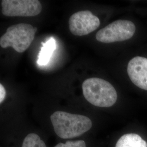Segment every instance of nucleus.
I'll return each mask as SVG.
<instances>
[{"label": "nucleus", "mask_w": 147, "mask_h": 147, "mask_svg": "<svg viewBox=\"0 0 147 147\" xmlns=\"http://www.w3.org/2000/svg\"><path fill=\"white\" fill-rule=\"evenodd\" d=\"M55 48V40L53 38L50 39L47 42L44 44L41 49L38 56V63L40 65L47 64L49 62Z\"/></svg>", "instance_id": "nucleus-9"}, {"label": "nucleus", "mask_w": 147, "mask_h": 147, "mask_svg": "<svg viewBox=\"0 0 147 147\" xmlns=\"http://www.w3.org/2000/svg\"><path fill=\"white\" fill-rule=\"evenodd\" d=\"M115 147H147V143L136 134H126L118 140Z\"/></svg>", "instance_id": "nucleus-8"}, {"label": "nucleus", "mask_w": 147, "mask_h": 147, "mask_svg": "<svg viewBox=\"0 0 147 147\" xmlns=\"http://www.w3.org/2000/svg\"><path fill=\"white\" fill-rule=\"evenodd\" d=\"M127 71L132 82L141 89L147 90V58L136 56L127 65Z\"/></svg>", "instance_id": "nucleus-7"}, {"label": "nucleus", "mask_w": 147, "mask_h": 147, "mask_svg": "<svg viewBox=\"0 0 147 147\" xmlns=\"http://www.w3.org/2000/svg\"><path fill=\"white\" fill-rule=\"evenodd\" d=\"M100 24L99 19L89 11H78L69 19L70 31L77 36H84L94 31Z\"/></svg>", "instance_id": "nucleus-6"}, {"label": "nucleus", "mask_w": 147, "mask_h": 147, "mask_svg": "<svg viewBox=\"0 0 147 147\" xmlns=\"http://www.w3.org/2000/svg\"><path fill=\"white\" fill-rule=\"evenodd\" d=\"M2 13L7 16L30 17L40 14L42 10L38 0H2Z\"/></svg>", "instance_id": "nucleus-5"}, {"label": "nucleus", "mask_w": 147, "mask_h": 147, "mask_svg": "<svg viewBox=\"0 0 147 147\" xmlns=\"http://www.w3.org/2000/svg\"><path fill=\"white\" fill-rule=\"evenodd\" d=\"M22 147H47L45 142L39 135L34 133L29 134L25 137Z\"/></svg>", "instance_id": "nucleus-10"}, {"label": "nucleus", "mask_w": 147, "mask_h": 147, "mask_svg": "<svg viewBox=\"0 0 147 147\" xmlns=\"http://www.w3.org/2000/svg\"><path fill=\"white\" fill-rule=\"evenodd\" d=\"M54 131L59 137L70 139L89 131L92 122L88 117L64 111H56L50 116Z\"/></svg>", "instance_id": "nucleus-1"}, {"label": "nucleus", "mask_w": 147, "mask_h": 147, "mask_svg": "<svg viewBox=\"0 0 147 147\" xmlns=\"http://www.w3.org/2000/svg\"><path fill=\"white\" fill-rule=\"evenodd\" d=\"M54 147H86V143L83 140L69 141L65 143L60 142Z\"/></svg>", "instance_id": "nucleus-11"}, {"label": "nucleus", "mask_w": 147, "mask_h": 147, "mask_svg": "<svg viewBox=\"0 0 147 147\" xmlns=\"http://www.w3.org/2000/svg\"><path fill=\"white\" fill-rule=\"evenodd\" d=\"M36 31V27L28 24L11 25L1 37L0 46L4 49L13 47L18 53H24L31 45Z\"/></svg>", "instance_id": "nucleus-3"}, {"label": "nucleus", "mask_w": 147, "mask_h": 147, "mask_svg": "<svg viewBox=\"0 0 147 147\" xmlns=\"http://www.w3.org/2000/svg\"><path fill=\"white\" fill-rule=\"evenodd\" d=\"M135 31L136 27L131 21L118 20L101 28L95 37L98 42L104 43L122 42L132 38Z\"/></svg>", "instance_id": "nucleus-4"}, {"label": "nucleus", "mask_w": 147, "mask_h": 147, "mask_svg": "<svg viewBox=\"0 0 147 147\" xmlns=\"http://www.w3.org/2000/svg\"><path fill=\"white\" fill-rule=\"evenodd\" d=\"M82 88L84 98L97 107H111L117 100V93L114 87L103 79L98 78L87 79L83 82Z\"/></svg>", "instance_id": "nucleus-2"}, {"label": "nucleus", "mask_w": 147, "mask_h": 147, "mask_svg": "<svg viewBox=\"0 0 147 147\" xmlns=\"http://www.w3.org/2000/svg\"><path fill=\"white\" fill-rule=\"evenodd\" d=\"M6 96V91L3 86L0 84V104H2L5 99Z\"/></svg>", "instance_id": "nucleus-12"}]
</instances>
